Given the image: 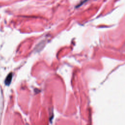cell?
<instances>
[{"instance_id": "6da1fadb", "label": "cell", "mask_w": 125, "mask_h": 125, "mask_svg": "<svg viewBox=\"0 0 125 125\" xmlns=\"http://www.w3.org/2000/svg\"><path fill=\"white\" fill-rule=\"evenodd\" d=\"M12 79V73H10L8 74V75L7 76L5 81V84L7 85H9L11 82Z\"/></svg>"}]
</instances>
